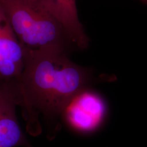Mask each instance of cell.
I'll return each instance as SVG.
<instances>
[{
	"mask_svg": "<svg viewBox=\"0 0 147 147\" xmlns=\"http://www.w3.org/2000/svg\"><path fill=\"white\" fill-rule=\"evenodd\" d=\"M58 22L74 46L87 49L89 39L79 19L76 0H33Z\"/></svg>",
	"mask_w": 147,
	"mask_h": 147,
	"instance_id": "6",
	"label": "cell"
},
{
	"mask_svg": "<svg viewBox=\"0 0 147 147\" xmlns=\"http://www.w3.org/2000/svg\"><path fill=\"white\" fill-rule=\"evenodd\" d=\"M17 87L30 132L41 131L39 117L55 123L74 96L94 81L92 71L72 62L59 47L24 49Z\"/></svg>",
	"mask_w": 147,
	"mask_h": 147,
	"instance_id": "1",
	"label": "cell"
},
{
	"mask_svg": "<svg viewBox=\"0 0 147 147\" xmlns=\"http://www.w3.org/2000/svg\"><path fill=\"white\" fill-rule=\"evenodd\" d=\"M143 1H147V0H143Z\"/></svg>",
	"mask_w": 147,
	"mask_h": 147,
	"instance_id": "7",
	"label": "cell"
},
{
	"mask_svg": "<svg viewBox=\"0 0 147 147\" xmlns=\"http://www.w3.org/2000/svg\"><path fill=\"white\" fill-rule=\"evenodd\" d=\"M0 5L24 49L73 45L61 24L33 0H0Z\"/></svg>",
	"mask_w": 147,
	"mask_h": 147,
	"instance_id": "2",
	"label": "cell"
},
{
	"mask_svg": "<svg viewBox=\"0 0 147 147\" xmlns=\"http://www.w3.org/2000/svg\"><path fill=\"white\" fill-rule=\"evenodd\" d=\"M24 50L0 5V78L17 82L24 68Z\"/></svg>",
	"mask_w": 147,
	"mask_h": 147,
	"instance_id": "5",
	"label": "cell"
},
{
	"mask_svg": "<svg viewBox=\"0 0 147 147\" xmlns=\"http://www.w3.org/2000/svg\"><path fill=\"white\" fill-rule=\"evenodd\" d=\"M106 111L105 100L88 87L74 96L63 114L71 129L88 134L100 127L105 120Z\"/></svg>",
	"mask_w": 147,
	"mask_h": 147,
	"instance_id": "3",
	"label": "cell"
},
{
	"mask_svg": "<svg viewBox=\"0 0 147 147\" xmlns=\"http://www.w3.org/2000/svg\"><path fill=\"white\" fill-rule=\"evenodd\" d=\"M20 104L17 83L0 78V147H33L18 121L16 106Z\"/></svg>",
	"mask_w": 147,
	"mask_h": 147,
	"instance_id": "4",
	"label": "cell"
}]
</instances>
